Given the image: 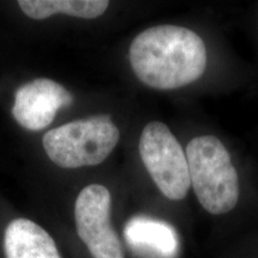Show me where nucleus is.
<instances>
[{
    "mask_svg": "<svg viewBox=\"0 0 258 258\" xmlns=\"http://www.w3.org/2000/svg\"><path fill=\"white\" fill-rule=\"evenodd\" d=\"M111 195L104 185L85 186L74 206L77 232L93 258H124L110 222Z\"/></svg>",
    "mask_w": 258,
    "mask_h": 258,
    "instance_id": "5",
    "label": "nucleus"
},
{
    "mask_svg": "<svg viewBox=\"0 0 258 258\" xmlns=\"http://www.w3.org/2000/svg\"><path fill=\"white\" fill-rule=\"evenodd\" d=\"M19 8L28 17L44 19L55 14H64L73 17L92 19L105 12L109 2L106 0H21Z\"/></svg>",
    "mask_w": 258,
    "mask_h": 258,
    "instance_id": "9",
    "label": "nucleus"
},
{
    "mask_svg": "<svg viewBox=\"0 0 258 258\" xmlns=\"http://www.w3.org/2000/svg\"><path fill=\"white\" fill-rule=\"evenodd\" d=\"M139 151L161 194L173 201L184 199L191 184L188 159L169 127L159 121L147 123L141 133Z\"/></svg>",
    "mask_w": 258,
    "mask_h": 258,
    "instance_id": "4",
    "label": "nucleus"
},
{
    "mask_svg": "<svg viewBox=\"0 0 258 258\" xmlns=\"http://www.w3.org/2000/svg\"><path fill=\"white\" fill-rule=\"evenodd\" d=\"M72 95L50 79H35L17 90L12 114L22 127L41 131L48 127L61 108L72 104Z\"/></svg>",
    "mask_w": 258,
    "mask_h": 258,
    "instance_id": "6",
    "label": "nucleus"
},
{
    "mask_svg": "<svg viewBox=\"0 0 258 258\" xmlns=\"http://www.w3.org/2000/svg\"><path fill=\"white\" fill-rule=\"evenodd\" d=\"M120 140V132L109 116H93L47 132L43 147L53 163L64 169L98 165Z\"/></svg>",
    "mask_w": 258,
    "mask_h": 258,
    "instance_id": "3",
    "label": "nucleus"
},
{
    "mask_svg": "<svg viewBox=\"0 0 258 258\" xmlns=\"http://www.w3.org/2000/svg\"><path fill=\"white\" fill-rule=\"evenodd\" d=\"M4 251L6 258H61L50 234L23 218L12 220L6 227Z\"/></svg>",
    "mask_w": 258,
    "mask_h": 258,
    "instance_id": "7",
    "label": "nucleus"
},
{
    "mask_svg": "<svg viewBox=\"0 0 258 258\" xmlns=\"http://www.w3.org/2000/svg\"><path fill=\"white\" fill-rule=\"evenodd\" d=\"M135 76L159 90L196 82L207 66V49L196 32L178 25H157L138 35L129 48Z\"/></svg>",
    "mask_w": 258,
    "mask_h": 258,
    "instance_id": "1",
    "label": "nucleus"
},
{
    "mask_svg": "<svg viewBox=\"0 0 258 258\" xmlns=\"http://www.w3.org/2000/svg\"><path fill=\"white\" fill-rule=\"evenodd\" d=\"M124 238L135 249L163 258L173 257L178 250V238L173 227L156 219L133 218L125 225Z\"/></svg>",
    "mask_w": 258,
    "mask_h": 258,
    "instance_id": "8",
    "label": "nucleus"
},
{
    "mask_svg": "<svg viewBox=\"0 0 258 258\" xmlns=\"http://www.w3.org/2000/svg\"><path fill=\"white\" fill-rule=\"evenodd\" d=\"M185 156L190 182L202 207L215 215L231 212L239 199V180L224 144L213 135L195 138Z\"/></svg>",
    "mask_w": 258,
    "mask_h": 258,
    "instance_id": "2",
    "label": "nucleus"
}]
</instances>
